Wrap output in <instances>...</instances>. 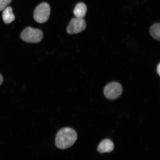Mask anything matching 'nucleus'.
Listing matches in <instances>:
<instances>
[{
	"mask_svg": "<svg viewBox=\"0 0 160 160\" xmlns=\"http://www.w3.org/2000/svg\"><path fill=\"white\" fill-rule=\"evenodd\" d=\"M12 0H0V11L3 10L7 7Z\"/></svg>",
	"mask_w": 160,
	"mask_h": 160,
	"instance_id": "9d476101",
	"label": "nucleus"
},
{
	"mask_svg": "<svg viewBox=\"0 0 160 160\" xmlns=\"http://www.w3.org/2000/svg\"><path fill=\"white\" fill-rule=\"evenodd\" d=\"M50 12L51 9L48 4L41 3L37 6L34 12V18L38 23H45L49 18Z\"/></svg>",
	"mask_w": 160,
	"mask_h": 160,
	"instance_id": "7ed1b4c3",
	"label": "nucleus"
},
{
	"mask_svg": "<svg viewBox=\"0 0 160 160\" xmlns=\"http://www.w3.org/2000/svg\"><path fill=\"white\" fill-rule=\"evenodd\" d=\"M77 139V133L70 128H64L58 132L55 138L56 147L65 149L71 147Z\"/></svg>",
	"mask_w": 160,
	"mask_h": 160,
	"instance_id": "f257e3e1",
	"label": "nucleus"
},
{
	"mask_svg": "<svg viewBox=\"0 0 160 160\" xmlns=\"http://www.w3.org/2000/svg\"><path fill=\"white\" fill-rule=\"evenodd\" d=\"M157 72L159 76H160V63H159L157 67Z\"/></svg>",
	"mask_w": 160,
	"mask_h": 160,
	"instance_id": "9b49d317",
	"label": "nucleus"
},
{
	"mask_svg": "<svg viewBox=\"0 0 160 160\" xmlns=\"http://www.w3.org/2000/svg\"><path fill=\"white\" fill-rule=\"evenodd\" d=\"M103 92L104 94L108 99L115 100L121 95L123 88L119 83L113 82L105 86Z\"/></svg>",
	"mask_w": 160,
	"mask_h": 160,
	"instance_id": "20e7f679",
	"label": "nucleus"
},
{
	"mask_svg": "<svg viewBox=\"0 0 160 160\" xmlns=\"http://www.w3.org/2000/svg\"><path fill=\"white\" fill-rule=\"evenodd\" d=\"M43 32L41 30L31 27L26 28L21 33V39L26 42L30 43H38L42 40Z\"/></svg>",
	"mask_w": 160,
	"mask_h": 160,
	"instance_id": "f03ea898",
	"label": "nucleus"
},
{
	"mask_svg": "<svg viewBox=\"0 0 160 160\" xmlns=\"http://www.w3.org/2000/svg\"><path fill=\"white\" fill-rule=\"evenodd\" d=\"M87 24L84 19L76 17L71 20L67 27V31L69 34H77L84 31Z\"/></svg>",
	"mask_w": 160,
	"mask_h": 160,
	"instance_id": "39448f33",
	"label": "nucleus"
},
{
	"mask_svg": "<svg viewBox=\"0 0 160 160\" xmlns=\"http://www.w3.org/2000/svg\"><path fill=\"white\" fill-rule=\"evenodd\" d=\"M3 78L2 76L0 74V86L2 85V83L3 82Z\"/></svg>",
	"mask_w": 160,
	"mask_h": 160,
	"instance_id": "f8f14e48",
	"label": "nucleus"
},
{
	"mask_svg": "<svg viewBox=\"0 0 160 160\" xmlns=\"http://www.w3.org/2000/svg\"><path fill=\"white\" fill-rule=\"evenodd\" d=\"M2 16L4 22L6 24L11 23L15 18L13 13L12 9L11 7H7L4 9Z\"/></svg>",
	"mask_w": 160,
	"mask_h": 160,
	"instance_id": "0eeeda50",
	"label": "nucleus"
},
{
	"mask_svg": "<svg viewBox=\"0 0 160 160\" xmlns=\"http://www.w3.org/2000/svg\"><path fill=\"white\" fill-rule=\"evenodd\" d=\"M87 9V6L85 4L79 3L76 5L73 13L76 17L83 18L85 16Z\"/></svg>",
	"mask_w": 160,
	"mask_h": 160,
	"instance_id": "6e6552de",
	"label": "nucleus"
},
{
	"mask_svg": "<svg viewBox=\"0 0 160 160\" xmlns=\"http://www.w3.org/2000/svg\"><path fill=\"white\" fill-rule=\"evenodd\" d=\"M150 33L152 37L157 41L160 40V25L159 23H156L150 28Z\"/></svg>",
	"mask_w": 160,
	"mask_h": 160,
	"instance_id": "1a4fd4ad",
	"label": "nucleus"
},
{
	"mask_svg": "<svg viewBox=\"0 0 160 160\" xmlns=\"http://www.w3.org/2000/svg\"><path fill=\"white\" fill-rule=\"evenodd\" d=\"M114 148L113 142L109 139L103 140L98 147V151L100 153L111 152Z\"/></svg>",
	"mask_w": 160,
	"mask_h": 160,
	"instance_id": "423d86ee",
	"label": "nucleus"
}]
</instances>
